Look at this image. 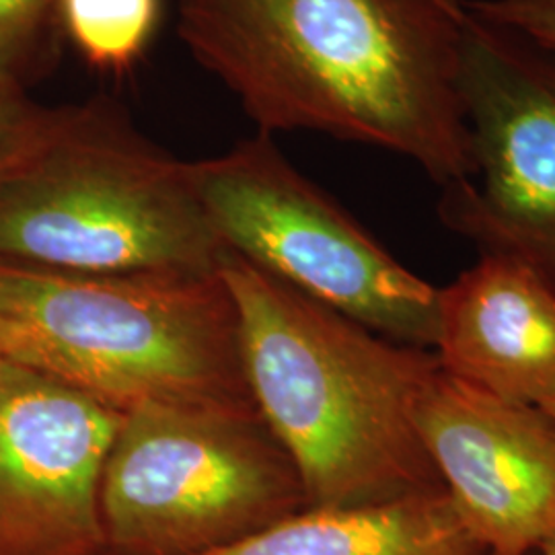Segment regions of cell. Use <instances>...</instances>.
<instances>
[{
    "instance_id": "1",
    "label": "cell",
    "mask_w": 555,
    "mask_h": 555,
    "mask_svg": "<svg viewBox=\"0 0 555 555\" xmlns=\"http://www.w3.org/2000/svg\"><path fill=\"white\" fill-rule=\"evenodd\" d=\"M179 38L259 132H319L472 178L465 0H176Z\"/></svg>"
},
{
    "instance_id": "2",
    "label": "cell",
    "mask_w": 555,
    "mask_h": 555,
    "mask_svg": "<svg viewBox=\"0 0 555 555\" xmlns=\"http://www.w3.org/2000/svg\"><path fill=\"white\" fill-rule=\"evenodd\" d=\"M241 354L259 414L297 465L307 508L442 492L414 410L440 369L227 249Z\"/></svg>"
},
{
    "instance_id": "3",
    "label": "cell",
    "mask_w": 555,
    "mask_h": 555,
    "mask_svg": "<svg viewBox=\"0 0 555 555\" xmlns=\"http://www.w3.org/2000/svg\"><path fill=\"white\" fill-rule=\"evenodd\" d=\"M0 357L101 397L256 408L217 274H68L0 261Z\"/></svg>"
},
{
    "instance_id": "4",
    "label": "cell",
    "mask_w": 555,
    "mask_h": 555,
    "mask_svg": "<svg viewBox=\"0 0 555 555\" xmlns=\"http://www.w3.org/2000/svg\"><path fill=\"white\" fill-rule=\"evenodd\" d=\"M224 245L188 160L109 100L66 105L0 176V261L68 274H217Z\"/></svg>"
},
{
    "instance_id": "5",
    "label": "cell",
    "mask_w": 555,
    "mask_h": 555,
    "mask_svg": "<svg viewBox=\"0 0 555 555\" xmlns=\"http://www.w3.org/2000/svg\"><path fill=\"white\" fill-rule=\"evenodd\" d=\"M307 511L258 408L149 401L124 412L101 481L109 555H210Z\"/></svg>"
},
{
    "instance_id": "6",
    "label": "cell",
    "mask_w": 555,
    "mask_h": 555,
    "mask_svg": "<svg viewBox=\"0 0 555 555\" xmlns=\"http://www.w3.org/2000/svg\"><path fill=\"white\" fill-rule=\"evenodd\" d=\"M188 169L227 249L378 336L435 350L437 286L305 178L272 134L258 132Z\"/></svg>"
},
{
    "instance_id": "7",
    "label": "cell",
    "mask_w": 555,
    "mask_h": 555,
    "mask_svg": "<svg viewBox=\"0 0 555 555\" xmlns=\"http://www.w3.org/2000/svg\"><path fill=\"white\" fill-rule=\"evenodd\" d=\"M459 89L474 173L442 188L438 219L555 286V50L469 11Z\"/></svg>"
},
{
    "instance_id": "8",
    "label": "cell",
    "mask_w": 555,
    "mask_h": 555,
    "mask_svg": "<svg viewBox=\"0 0 555 555\" xmlns=\"http://www.w3.org/2000/svg\"><path fill=\"white\" fill-rule=\"evenodd\" d=\"M124 410L0 357V555H109L101 481Z\"/></svg>"
},
{
    "instance_id": "9",
    "label": "cell",
    "mask_w": 555,
    "mask_h": 555,
    "mask_svg": "<svg viewBox=\"0 0 555 555\" xmlns=\"http://www.w3.org/2000/svg\"><path fill=\"white\" fill-rule=\"evenodd\" d=\"M414 422L461 520L492 554H535L554 539V414L438 369Z\"/></svg>"
},
{
    "instance_id": "10",
    "label": "cell",
    "mask_w": 555,
    "mask_h": 555,
    "mask_svg": "<svg viewBox=\"0 0 555 555\" xmlns=\"http://www.w3.org/2000/svg\"><path fill=\"white\" fill-rule=\"evenodd\" d=\"M440 371L492 396L555 401V286L525 263L479 256L438 288Z\"/></svg>"
},
{
    "instance_id": "11",
    "label": "cell",
    "mask_w": 555,
    "mask_h": 555,
    "mask_svg": "<svg viewBox=\"0 0 555 555\" xmlns=\"http://www.w3.org/2000/svg\"><path fill=\"white\" fill-rule=\"evenodd\" d=\"M210 555H494L442 492L389 502L307 508Z\"/></svg>"
},
{
    "instance_id": "12",
    "label": "cell",
    "mask_w": 555,
    "mask_h": 555,
    "mask_svg": "<svg viewBox=\"0 0 555 555\" xmlns=\"http://www.w3.org/2000/svg\"><path fill=\"white\" fill-rule=\"evenodd\" d=\"M62 38L100 73L124 75L157 34L160 0H60Z\"/></svg>"
},
{
    "instance_id": "13",
    "label": "cell",
    "mask_w": 555,
    "mask_h": 555,
    "mask_svg": "<svg viewBox=\"0 0 555 555\" xmlns=\"http://www.w3.org/2000/svg\"><path fill=\"white\" fill-rule=\"evenodd\" d=\"M60 0H0V68L29 82L59 60Z\"/></svg>"
},
{
    "instance_id": "14",
    "label": "cell",
    "mask_w": 555,
    "mask_h": 555,
    "mask_svg": "<svg viewBox=\"0 0 555 555\" xmlns=\"http://www.w3.org/2000/svg\"><path fill=\"white\" fill-rule=\"evenodd\" d=\"M66 107L41 105L27 85L0 68V176L54 134Z\"/></svg>"
},
{
    "instance_id": "15",
    "label": "cell",
    "mask_w": 555,
    "mask_h": 555,
    "mask_svg": "<svg viewBox=\"0 0 555 555\" xmlns=\"http://www.w3.org/2000/svg\"><path fill=\"white\" fill-rule=\"evenodd\" d=\"M472 13L555 50V0H467Z\"/></svg>"
},
{
    "instance_id": "16",
    "label": "cell",
    "mask_w": 555,
    "mask_h": 555,
    "mask_svg": "<svg viewBox=\"0 0 555 555\" xmlns=\"http://www.w3.org/2000/svg\"><path fill=\"white\" fill-rule=\"evenodd\" d=\"M539 554L541 555H555V537L554 539H550L541 550H539Z\"/></svg>"
},
{
    "instance_id": "17",
    "label": "cell",
    "mask_w": 555,
    "mask_h": 555,
    "mask_svg": "<svg viewBox=\"0 0 555 555\" xmlns=\"http://www.w3.org/2000/svg\"><path fill=\"white\" fill-rule=\"evenodd\" d=\"M543 408H545V410H547V412H550V414H554V416H555V401H554V403H550V405H543Z\"/></svg>"
},
{
    "instance_id": "18",
    "label": "cell",
    "mask_w": 555,
    "mask_h": 555,
    "mask_svg": "<svg viewBox=\"0 0 555 555\" xmlns=\"http://www.w3.org/2000/svg\"><path fill=\"white\" fill-rule=\"evenodd\" d=\"M527 555H539V552H535V554H527Z\"/></svg>"
}]
</instances>
